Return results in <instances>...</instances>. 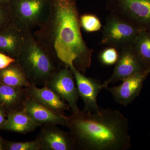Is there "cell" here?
<instances>
[{"mask_svg": "<svg viewBox=\"0 0 150 150\" xmlns=\"http://www.w3.org/2000/svg\"><path fill=\"white\" fill-rule=\"evenodd\" d=\"M46 21L33 36L60 67H74L85 75L91 66L93 50L81 32L76 0H50Z\"/></svg>", "mask_w": 150, "mask_h": 150, "instance_id": "obj_1", "label": "cell"}, {"mask_svg": "<svg viewBox=\"0 0 150 150\" xmlns=\"http://www.w3.org/2000/svg\"><path fill=\"white\" fill-rule=\"evenodd\" d=\"M77 150H127L131 146L128 118L119 110L100 108L96 112L79 109L67 116Z\"/></svg>", "mask_w": 150, "mask_h": 150, "instance_id": "obj_2", "label": "cell"}, {"mask_svg": "<svg viewBox=\"0 0 150 150\" xmlns=\"http://www.w3.org/2000/svg\"><path fill=\"white\" fill-rule=\"evenodd\" d=\"M16 62L31 84L45 86L60 67L40 46L31 30L26 31Z\"/></svg>", "mask_w": 150, "mask_h": 150, "instance_id": "obj_3", "label": "cell"}, {"mask_svg": "<svg viewBox=\"0 0 150 150\" xmlns=\"http://www.w3.org/2000/svg\"><path fill=\"white\" fill-rule=\"evenodd\" d=\"M8 5L14 25L24 31L43 24L50 6V0H9Z\"/></svg>", "mask_w": 150, "mask_h": 150, "instance_id": "obj_4", "label": "cell"}, {"mask_svg": "<svg viewBox=\"0 0 150 150\" xmlns=\"http://www.w3.org/2000/svg\"><path fill=\"white\" fill-rule=\"evenodd\" d=\"M105 7L142 31L150 32V0H105Z\"/></svg>", "mask_w": 150, "mask_h": 150, "instance_id": "obj_5", "label": "cell"}, {"mask_svg": "<svg viewBox=\"0 0 150 150\" xmlns=\"http://www.w3.org/2000/svg\"><path fill=\"white\" fill-rule=\"evenodd\" d=\"M142 30L113 14L106 18L100 44L119 50L133 46Z\"/></svg>", "mask_w": 150, "mask_h": 150, "instance_id": "obj_6", "label": "cell"}, {"mask_svg": "<svg viewBox=\"0 0 150 150\" xmlns=\"http://www.w3.org/2000/svg\"><path fill=\"white\" fill-rule=\"evenodd\" d=\"M72 71L68 66L62 67L55 73L46 85L64 100L73 112L79 110L78 100L79 96Z\"/></svg>", "mask_w": 150, "mask_h": 150, "instance_id": "obj_7", "label": "cell"}, {"mask_svg": "<svg viewBox=\"0 0 150 150\" xmlns=\"http://www.w3.org/2000/svg\"><path fill=\"white\" fill-rule=\"evenodd\" d=\"M147 69H149L134 51L133 46L123 48L119 53L112 75L103 84L106 89L110 83L123 81L136 73Z\"/></svg>", "mask_w": 150, "mask_h": 150, "instance_id": "obj_8", "label": "cell"}, {"mask_svg": "<svg viewBox=\"0 0 150 150\" xmlns=\"http://www.w3.org/2000/svg\"><path fill=\"white\" fill-rule=\"evenodd\" d=\"M149 74V69L136 73L122 81L120 85L106 89L115 102L128 106L139 95Z\"/></svg>", "mask_w": 150, "mask_h": 150, "instance_id": "obj_9", "label": "cell"}, {"mask_svg": "<svg viewBox=\"0 0 150 150\" xmlns=\"http://www.w3.org/2000/svg\"><path fill=\"white\" fill-rule=\"evenodd\" d=\"M70 68L74 76L78 93L83 101L84 111H99L100 107L98 104L97 99L98 94L105 88L103 84L96 79L86 76L74 67Z\"/></svg>", "mask_w": 150, "mask_h": 150, "instance_id": "obj_10", "label": "cell"}, {"mask_svg": "<svg viewBox=\"0 0 150 150\" xmlns=\"http://www.w3.org/2000/svg\"><path fill=\"white\" fill-rule=\"evenodd\" d=\"M36 139L42 150H77L74 140L70 133L56 125H43Z\"/></svg>", "mask_w": 150, "mask_h": 150, "instance_id": "obj_11", "label": "cell"}, {"mask_svg": "<svg viewBox=\"0 0 150 150\" xmlns=\"http://www.w3.org/2000/svg\"><path fill=\"white\" fill-rule=\"evenodd\" d=\"M23 109L40 126L48 124L68 126L67 116L41 105L30 98L25 103Z\"/></svg>", "mask_w": 150, "mask_h": 150, "instance_id": "obj_12", "label": "cell"}, {"mask_svg": "<svg viewBox=\"0 0 150 150\" xmlns=\"http://www.w3.org/2000/svg\"><path fill=\"white\" fill-rule=\"evenodd\" d=\"M28 97L49 109L64 115L66 110H69V105L59 95L48 88L46 85L42 88L31 84L25 88Z\"/></svg>", "mask_w": 150, "mask_h": 150, "instance_id": "obj_13", "label": "cell"}, {"mask_svg": "<svg viewBox=\"0 0 150 150\" xmlns=\"http://www.w3.org/2000/svg\"><path fill=\"white\" fill-rule=\"evenodd\" d=\"M28 98L25 88L11 86L0 81V105L7 115L23 110L25 103Z\"/></svg>", "mask_w": 150, "mask_h": 150, "instance_id": "obj_14", "label": "cell"}, {"mask_svg": "<svg viewBox=\"0 0 150 150\" xmlns=\"http://www.w3.org/2000/svg\"><path fill=\"white\" fill-rule=\"evenodd\" d=\"M25 32L14 25L0 30V52L16 59L24 43Z\"/></svg>", "mask_w": 150, "mask_h": 150, "instance_id": "obj_15", "label": "cell"}, {"mask_svg": "<svg viewBox=\"0 0 150 150\" xmlns=\"http://www.w3.org/2000/svg\"><path fill=\"white\" fill-rule=\"evenodd\" d=\"M40 126L23 110L9 113L4 130L21 134L33 132Z\"/></svg>", "mask_w": 150, "mask_h": 150, "instance_id": "obj_16", "label": "cell"}, {"mask_svg": "<svg viewBox=\"0 0 150 150\" xmlns=\"http://www.w3.org/2000/svg\"><path fill=\"white\" fill-rule=\"evenodd\" d=\"M0 81L20 88H27L31 84L16 61L6 68L0 69Z\"/></svg>", "mask_w": 150, "mask_h": 150, "instance_id": "obj_17", "label": "cell"}, {"mask_svg": "<svg viewBox=\"0 0 150 150\" xmlns=\"http://www.w3.org/2000/svg\"><path fill=\"white\" fill-rule=\"evenodd\" d=\"M132 46L149 69L150 67V32L141 31Z\"/></svg>", "mask_w": 150, "mask_h": 150, "instance_id": "obj_18", "label": "cell"}, {"mask_svg": "<svg viewBox=\"0 0 150 150\" xmlns=\"http://www.w3.org/2000/svg\"><path fill=\"white\" fill-rule=\"evenodd\" d=\"M81 27L86 32L92 33L99 31L102 24L99 18L93 14L86 13L80 16Z\"/></svg>", "mask_w": 150, "mask_h": 150, "instance_id": "obj_19", "label": "cell"}, {"mask_svg": "<svg viewBox=\"0 0 150 150\" xmlns=\"http://www.w3.org/2000/svg\"><path fill=\"white\" fill-rule=\"evenodd\" d=\"M4 150H40L41 147L36 139L33 141L25 142H14L4 141Z\"/></svg>", "mask_w": 150, "mask_h": 150, "instance_id": "obj_20", "label": "cell"}, {"mask_svg": "<svg viewBox=\"0 0 150 150\" xmlns=\"http://www.w3.org/2000/svg\"><path fill=\"white\" fill-rule=\"evenodd\" d=\"M119 54L116 48L108 47L103 50L100 54V62L105 66H110L115 65L118 61Z\"/></svg>", "mask_w": 150, "mask_h": 150, "instance_id": "obj_21", "label": "cell"}, {"mask_svg": "<svg viewBox=\"0 0 150 150\" xmlns=\"http://www.w3.org/2000/svg\"><path fill=\"white\" fill-rule=\"evenodd\" d=\"M13 25L8 3L0 2V30Z\"/></svg>", "mask_w": 150, "mask_h": 150, "instance_id": "obj_22", "label": "cell"}, {"mask_svg": "<svg viewBox=\"0 0 150 150\" xmlns=\"http://www.w3.org/2000/svg\"><path fill=\"white\" fill-rule=\"evenodd\" d=\"M16 61V59L5 53L0 52V69H5L12 63Z\"/></svg>", "mask_w": 150, "mask_h": 150, "instance_id": "obj_23", "label": "cell"}, {"mask_svg": "<svg viewBox=\"0 0 150 150\" xmlns=\"http://www.w3.org/2000/svg\"><path fill=\"white\" fill-rule=\"evenodd\" d=\"M6 120V113L4 108L0 105V130H4Z\"/></svg>", "mask_w": 150, "mask_h": 150, "instance_id": "obj_24", "label": "cell"}, {"mask_svg": "<svg viewBox=\"0 0 150 150\" xmlns=\"http://www.w3.org/2000/svg\"><path fill=\"white\" fill-rule=\"evenodd\" d=\"M4 140L3 142H0V150H4Z\"/></svg>", "mask_w": 150, "mask_h": 150, "instance_id": "obj_25", "label": "cell"}, {"mask_svg": "<svg viewBox=\"0 0 150 150\" xmlns=\"http://www.w3.org/2000/svg\"><path fill=\"white\" fill-rule=\"evenodd\" d=\"M9 0H0V2H2L8 3Z\"/></svg>", "mask_w": 150, "mask_h": 150, "instance_id": "obj_26", "label": "cell"}, {"mask_svg": "<svg viewBox=\"0 0 150 150\" xmlns=\"http://www.w3.org/2000/svg\"><path fill=\"white\" fill-rule=\"evenodd\" d=\"M4 139H2V138L1 137H0V142H3V141H4Z\"/></svg>", "mask_w": 150, "mask_h": 150, "instance_id": "obj_27", "label": "cell"}, {"mask_svg": "<svg viewBox=\"0 0 150 150\" xmlns=\"http://www.w3.org/2000/svg\"><path fill=\"white\" fill-rule=\"evenodd\" d=\"M149 74H150V67H149Z\"/></svg>", "mask_w": 150, "mask_h": 150, "instance_id": "obj_28", "label": "cell"}]
</instances>
